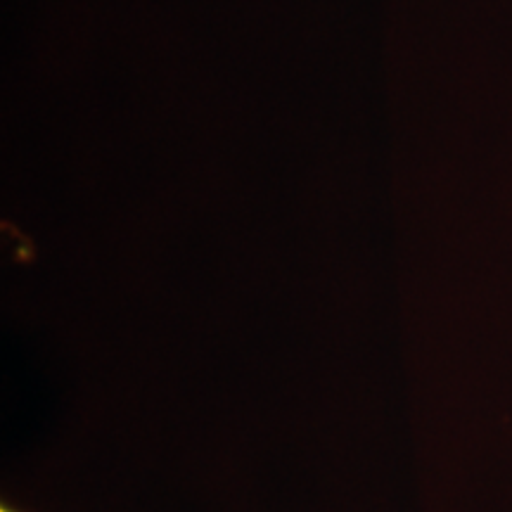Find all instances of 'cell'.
<instances>
[{
    "label": "cell",
    "instance_id": "1",
    "mask_svg": "<svg viewBox=\"0 0 512 512\" xmlns=\"http://www.w3.org/2000/svg\"><path fill=\"white\" fill-rule=\"evenodd\" d=\"M0 512H17V510H10V508H3Z\"/></svg>",
    "mask_w": 512,
    "mask_h": 512
}]
</instances>
